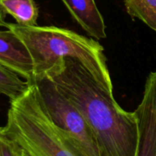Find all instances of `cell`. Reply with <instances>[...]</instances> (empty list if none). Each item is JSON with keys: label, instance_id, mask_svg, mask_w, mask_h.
I'll list each match as a JSON object with an SVG mask.
<instances>
[{"label": "cell", "instance_id": "obj_2", "mask_svg": "<svg viewBox=\"0 0 156 156\" xmlns=\"http://www.w3.org/2000/svg\"><path fill=\"white\" fill-rule=\"evenodd\" d=\"M6 27L23 41L30 52L34 62V83L63 66L64 59L69 57L79 61L103 88L113 94L105 49L98 41L56 26L25 27L8 23Z\"/></svg>", "mask_w": 156, "mask_h": 156}, {"label": "cell", "instance_id": "obj_1", "mask_svg": "<svg viewBox=\"0 0 156 156\" xmlns=\"http://www.w3.org/2000/svg\"><path fill=\"white\" fill-rule=\"evenodd\" d=\"M76 107L95 137L101 156H137L139 128L135 112L124 111L114 94L72 58L47 78Z\"/></svg>", "mask_w": 156, "mask_h": 156}, {"label": "cell", "instance_id": "obj_10", "mask_svg": "<svg viewBox=\"0 0 156 156\" xmlns=\"http://www.w3.org/2000/svg\"><path fill=\"white\" fill-rule=\"evenodd\" d=\"M0 156H18V146L2 132V126H0Z\"/></svg>", "mask_w": 156, "mask_h": 156}, {"label": "cell", "instance_id": "obj_7", "mask_svg": "<svg viewBox=\"0 0 156 156\" xmlns=\"http://www.w3.org/2000/svg\"><path fill=\"white\" fill-rule=\"evenodd\" d=\"M0 9L5 15L13 17L20 25L37 26L39 10L34 0H0Z\"/></svg>", "mask_w": 156, "mask_h": 156}, {"label": "cell", "instance_id": "obj_12", "mask_svg": "<svg viewBox=\"0 0 156 156\" xmlns=\"http://www.w3.org/2000/svg\"><path fill=\"white\" fill-rule=\"evenodd\" d=\"M17 146H18V145H17ZM18 156H28L27 155V154L26 153V152H24V151L19 147V146H18Z\"/></svg>", "mask_w": 156, "mask_h": 156}, {"label": "cell", "instance_id": "obj_9", "mask_svg": "<svg viewBox=\"0 0 156 156\" xmlns=\"http://www.w3.org/2000/svg\"><path fill=\"white\" fill-rule=\"evenodd\" d=\"M17 73L0 64V94L6 96L9 100L17 98L24 94L30 84L24 81Z\"/></svg>", "mask_w": 156, "mask_h": 156}, {"label": "cell", "instance_id": "obj_6", "mask_svg": "<svg viewBox=\"0 0 156 156\" xmlns=\"http://www.w3.org/2000/svg\"><path fill=\"white\" fill-rule=\"evenodd\" d=\"M72 17L88 35L96 40L106 37V26L94 0H62Z\"/></svg>", "mask_w": 156, "mask_h": 156}, {"label": "cell", "instance_id": "obj_11", "mask_svg": "<svg viewBox=\"0 0 156 156\" xmlns=\"http://www.w3.org/2000/svg\"><path fill=\"white\" fill-rule=\"evenodd\" d=\"M6 15H5L4 12L0 9V27H7V24L8 23L6 22L5 18Z\"/></svg>", "mask_w": 156, "mask_h": 156}, {"label": "cell", "instance_id": "obj_3", "mask_svg": "<svg viewBox=\"0 0 156 156\" xmlns=\"http://www.w3.org/2000/svg\"><path fill=\"white\" fill-rule=\"evenodd\" d=\"M2 129L28 156H82L50 118L35 84L10 100Z\"/></svg>", "mask_w": 156, "mask_h": 156}, {"label": "cell", "instance_id": "obj_5", "mask_svg": "<svg viewBox=\"0 0 156 156\" xmlns=\"http://www.w3.org/2000/svg\"><path fill=\"white\" fill-rule=\"evenodd\" d=\"M0 64L34 83V62L23 41L10 29L0 30Z\"/></svg>", "mask_w": 156, "mask_h": 156}, {"label": "cell", "instance_id": "obj_8", "mask_svg": "<svg viewBox=\"0 0 156 156\" xmlns=\"http://www.w3.org/2000/svg\"><path fill=\"white\" fill-rule=\"evenodd\" d=\"M129 16L138 18L156 32V0H124Z\"/></svg>", "mask_w": 156, "mask_h": 156}, {"label": "cell", "instance_id": "obj_4", "mask_svg": "<svg viewBox=\"0 0 156 156\" xmlns=\"http://www.w3.org/2000/svg\"><path fill=\"white\" fill-rule=\"evenodd\" d=\"M44 108L52 121L82 156H101L91 127L80 111L49 79L36 81Z\"/></svg>", "mask_w": 156, "mask_h": 156}]
</instances>
